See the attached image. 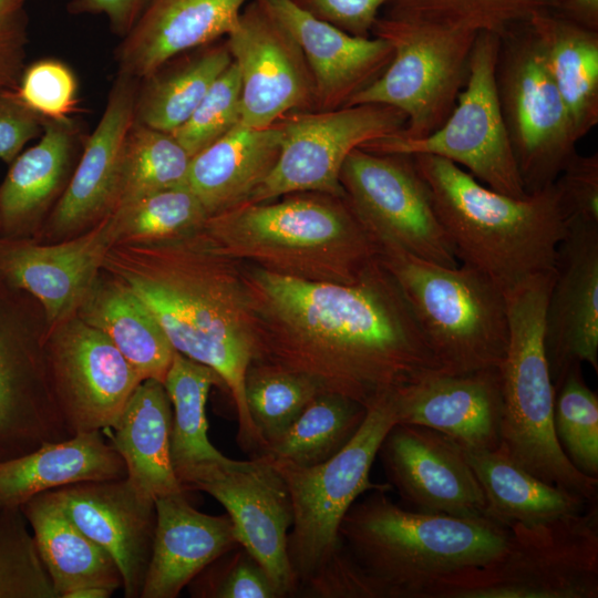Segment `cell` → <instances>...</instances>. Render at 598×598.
Wrapping results in <instances>:
<instances>
[{
	"label": "cell",
	"instance_id": "obj_3",
	"mask_svg": "<svg viewBox=\"0 0 598 598\" xmlns=\"http://www.w3.org/2000/svg\"><path fill=\"white\" fill-rule=\"evenodd\" d=\"M281 197L212 215L203 230L233 259L311 281L354 285L379 261V241L346 195Z\"/></svg>",
	"mask_w": 598,
	"mask_h": 598
},
{
	"label": "cell",
	"instance_id": "obj_19",
	"mask_svg": "<svg viewBox=\"0 0 598 598\" xmlns=\"http://www.w3.org/2000/svg\"><path fill=\"white\" fill-rule=\"evenodd\" d=\"M378 455L389 484L411 511L488 517L484 492L463 448L446 435L426 426L395 423Z\"/></svg>",
	"mask_w": 598,
	"mask_h": 598
},
{
	"label": "cell",
	"instance_id": "obj_12",
	"mask_svg": "<svg viewBox=\"0 0 598 598\" xmlns=\"http://www.w3.org/2000/svg\"><path fill=\"white\" fill-rule=\"evenodd\" d=\"M496 87L527 194L551 185L577 153L569 112L526 23L501 37Z\"/></svg>",
	"mask_w": 598,
	"mask_h": 598
},
{
	"label": "cell",
	"instance_id": "obj_44",
	"mask_svg": "<svg viewBox=\"0 0 598 598\" xmlns=\"http://www.w3.org/2000/svg\"><path fill=\"white\" fill-rule=\"evenodd\" d=\"M0 598H58L20 507H0Z\"/></svg>",
	"mask_w": 598,
	"mask_h": 598
},
{
	"label": "cell",
	"instance_id": "obj_40",
	"mask_svg": "<svg viewBox=\"0 0 598 598\" xmlns=\"http://www.w3.org/2000/svg\"><path fill=\"white\" fill-rule=\"evenodd\" d=\"M111 215L115 244L169 240L199 230L208 218L204 206L186 185L150 194Z\"/></svg>",
	"mask_w": 598,
	"mask_h": 598
},
{
	"label": "cell",
	"instance_id": "obj_45",
	"mask_svg": "<svg viewBox=\"0 0 598 598\" xmlns=\"http://www.w3.org/2000/svg\"><path fill=\"white\" fill-rule=\"evenodd\" d=\"M241 81L231 61L214 81L192 115L171 132L190 157L240 123Z\"/></svg>",
	"mask_w": 598,
	"mask_h": 598
},
{
	"label": "cell",
	"instance_id": "obj_49",
	"mask_svg": "<svg viewBox=\"0 0 598 598\" xmlns=\"http://www.w3.org/2000/svg\"><path fill=\"white\" fill-rule=\"evenodd\" d=\"M301 588L322 598H382L379 588L355 564L343 544Z\"/></svg>",
	"mask_w": 598,
	"mask_h": 598
},
{
	"label": "cell",
	"instance_id": "obj_1",
	"mask_svg": "<svg viewBox=\"0 0 598 598\" xmlns=\"http://www.w3.org/2000/svg\"><path fill=\"white\" fill-rule=\"evenodd\" d=\"M239 269L252 361L300 374L320 393L368 410L446 373L380 258L354 285L306 280L244 261Z\"/></svg>",
	"mask_w": 598,
	"mask_h": 598
},
{
	"label": "cell",
	"instance_id": "obj_43",
	"mask_svg": "<svg viewBox=\"0 0 598 598\" xmlns=\"http://www.w3.org/2000/svg\"><path fill=\"white\" fill-rule=\"evenodd\" d=\"M554 427L573 465L598 476V396L586 384L581 365L571 368L554 389Z\"/></svg>",
	"mask_w": 598,
	"mask_h": 598
},
{
	"label": "cell",
	"instance_id": "obj_18",
	"mask_svg": "<svg viewBox=\"0 0 598 598\" xmlns=\"http://www.w3.org/2000/svg\"><path fill=\"white\" fill-rule=\"evenodd\" d=\"M241 81L240 123L271 126L285 115L315 110V89L303 53L287 28L255 0L225 37Z\"/></svg>",
	"mask_w": 598,
	"mask_h": 598
},
{
	"label": "cell",
	"instance_id": "obj_52",
	"mask_svg": "<svg viewBox=\"0 0 598 598\" xmlns=\"http://www.w3.org/2000/svg\"><path fill=\"white\" fill-rule=\"evenodd\" d=\"M315 18L353 37L368 38L379 10L393 0H291Z\"/></svg>",
	"mask_w": 598,
	"mask_h": 598
},
{
	"label": "cell",
	"instance_id": "obj_31",
	"mask_svg": "<svg viewBox=\"0 0 598 598\" xmlns=\"http://www.w3.org/2000/svg\"><path fill=\"white\" fill-rule=\"evenodd\" d=\"M172 403L163 382L143 380L103 434L126 466V480L143 497L185 492L171 460Z\"/></svg>",
	"mask_w": 598,
	"mask_h": 598
},
{
	"label": "cell",
	"instance_id": "obj_15",
	"mask_svg": "<svg viewBox=\"0 0 598 598\" xmlns=\"http://www.w3.org/2000/svg\"><path fill=\"white\" fill-rule=\"evenodd\" d=\"M340 184L378 240L436 265L457 266L412 156L354 148L343 163Z\"/></svg>",
	"mask_w": 598,
	"mask_h": 598
},
{
	"label": "cell",
	"instance_id": "obj_32",
	"mask_svg": "<svg viewBox=\"0 0 598 598\" xmlns=\"http://www.w3.org/2000/svg\"><path fill=\"white\" fill-rule=\"evenodd\" d=\"M20 508L58 598L83 587L114 592L123 586L114 559L73 523L53 489L31 497Z\"/></svg>",
	"mask_w": 598,
	"mask_h": 598
},
{
	"label": "cell",
	"instance_id": "obj_24",
	"mask_svg": "<svg viewBox=\"0 0 598 598\" xmlns=\"http://www.w3.org/2000/svg\"><path fill=\"white\" fill-rule=\"evenodd\" d=\"M292 34L311 72L315 110L346 106L388 66L393 49L383 39L353 37L291 0H255Z\"/></svg>",
	"mask_w": 598,
	"mask_h": 598
},
{
	"label": "cell",
	"instance_id": "obj_37",
	"mask_svg": "<svg viewBox=\"0 0 598 598\" xmlns=\"http://www.w3.org/2000/svg\"><path fill=\"white\" fill-rule=\"evenodd\" d=\"M214 385H223L209 367L175 351L164 380L172 403L171 460L176 477L196 466L226 461L208 439L206 402Z\"/></svg>",
	"mask_w": 598,
	"mask_h": 598
},
{
	"label": "cell",
	"instance_id": "obj_33",
	"mask_svg": "<svg viewBox=\"0 0 598 598\" xmlns=\"http://www.w3.org/2000/svg\"><path fill=\"white\" fill-rule=\"evenodd\" d=\"M76 316L103 332L142 380L164 383L175 349L152 312L128 287L102 269Z\"/></svg>",
	"mask_w": 598,
	"mask_h": 598
},
{
	"label": "cell",
	"instance_id": "obj_35",
	"mask_svg": "<svg viewBox=\"0 0 598 598\" xmlns=\"http://www.w3.org/2000/svg\"><path fill=\"white\" fill-rule=\"evenodd\" d=\"M463 452L484 492L487 516L506 527L576 514L591 502L538 478L499 448Z\"/></svg>",
	"mask_w": 598,
	"mask_h": 598
},
{
	"label": "cell",
	"instance_id": "obj_14",
	"mask_svg": "<svg viewBox=\"0 0 598 598\" xmlns=\"http://www.w3.org/2000/svg\"><path fill=\"white\" fill-rule=\"evenodd\" d=\"M282 134L278 161L246 203L317 192L344 196L340 173L358 147L402 131L406 116L382 104H355L331 111L291 112L277 121Z\"/></svg>",
	"mask_w": 598,
	"mask_h": 598
},
{
	"label": "cell",
	"instance_id": "obj_4",
	"mask_svg": "<svg viewBox=\"0 0 598 598\" xmlns=\"http://www.w3.org/2000/svg\"><path fill=\"white\" fill-rule=\"evenodd\" d=\"M412 157L457 260L486 275L504 292L555 269L567 233L555 183L514 198L445 158Z\"/></svg>",
	"mask_w": 598,
	"mask_h": 598
},
{
	"label": "cell",
	"instance_id": "obj_6",
	"mask_svg": "<svg viewBox=\"0 0 598 598\" xmlns=\"http://www.w3.org/2000/svg\"><path fill=\"white\" fill-rule=\"evenodd\" d=\"M554 279L555 269L505 291L509 336L499 367L504 406L498 448L538 478L596 501L598 478L573 465L554 427L555 391L544 348Z\"/></svg>",
	"mask_w": 598,
	"mask_h": 598
},
{
	"label": "cell",
	"instance_id": "obj_11",
	"mask_svg": "<svg viewBox=\"0 0 598 598\" xmlns=\"http://www.w3.org/2000/svg\"><path fill=\"white\" fill-rule=\"evenodd\" d=\"M499 45L498 34L477 33L465 85L437 131L423 138L394 133L361 147L378 153L439 156L464 166L493 190L514 198L528 196L498 102L495 72Z\"/></svg>",
	"mask_w": 598,
	"mask_h": 598
},
{
	"label": "cell",
	"instance_id": "obj_25",
	"mask_svg": "<svg viewBox=\"0 0 598 598\" xmlns=\"http://www.w3.org/2000/svg\"><path fill=\"white\" fill-rule=\"evenodd\" d=\"M503 381L499 367L435 374L396 400L398 423L435 430L465 450L501 445Z\"/></svg>",
	"mask_w": 598,
	"mask_h": 598
},
{
	"label": "cell",
	"instance_id": "obj_23",
	"mask_svg": "<svg viewBox=\"0 0 598 598\" xmlns=\"http://www.w3.org/2000/svg\"><path fill=\"white\" fill-rule=\"evenodd\" d=\"M73 523L114 559L125 598H140L156 528L155 501L126 478L53 489Z\"/></svg>",
	"mask_w": 598,
	"mask_h": 598
},
{
	"label": "cell",
	"instance_id": "obj_55",
	"mask_svg": "<svg viewBox=\"0 0 598 598\" xmlns=\"http://www.w3.org/2000/svg\"><path fill=\"white\" fill-rule=\"evenodd\" d=\"M113 592L102 587H83L68 594L65 598H109Z\"/></svg>",
	"mask_w": 598,
	"mask_h": 598
},
{
	"label": "cell",
	"instance_id": "obj_51",
	"mask_svg": "<svg viewBox=\"0 0 598 598\" xmlns=\"http://www.w3.org/2000/svg\"><path fill=\"white\" fill-rule=\"evenodd\" d=\"M43 122L16 90L0 87V161L10 164L31 140L41 135Z\"/></svg>",
	"mask_w": 598,
	"mask_h": 598
},
{
	"label": "cell",
	"instance_id": "obj_27",
	"mask_svg": "<svg viewBox=\"0 0 598 598\" xmlns=\"http://www.w3.org/2000/svg\"><path fill=\"white\" fill-rule=\"evenodd\" d=\"M84 141L71 117L44 120L40 141L10 163L0 185V237L37 236L63 194Z\"/></svg>",
	"mask_w": 598,
	"mask_h": 598
},
{
	"label": "cell",
	"instance_id": "obj_8",
	"mask_svg": "<svg viewBox=\"0 0 598 598\" xmlns=\"http://www.w3.org/2000/svg\"><path fill=\"white\" fill-rule=\"evenodd\" d=\"M598 508L549 522L509 526L503 551L455 571L424 598H597Z\"/></svg>",
	"mask_w": 598,
	"mask_h": 598
},
{
	"label": "cell",
	"instance_id": "obj_10",
	"mask_svg": "<svg viewBox=\"0 0 598 598\" xmlns=\"http://www.w3.org/2000/svg\"><path fill=\"white\" fill-rule=\"evenodd\" d=\"M395 423L396 400L386 401L368 410L355 435L328 461L312 466L272 463L290 496L292 525L287 554L299 589L342 545L340 525L358 497L392 489L389 483H373L370 472L383 439Z\"/></svg>",
	"mask_w": 598,
	"mask_h": 598
},
{
	"label": "cell",
	"instance_id": "obj_36",
	"mask_svg": "<svg viewBox=\"0 0 598 598\" xmlns=\"http://www.w3.org/2000/svg\"><path fill=\"white\" fill-rule=\"evenodd\" d=\"M231 61L221 39L172 58L140 80L134 121L171 133L192 115Z\"/></svg>",
	"mask_w": 598,
	"mask_h": 598
},
{
	"label": "cell",
	"instance_id": "obj_28",
	"mask_svg": "<svg viewBox=\"0 0 598 598\" xmlns=\"http://www.w3.org/2000/svg\"><path fill=\"white\" fill-rule=\"evenodd\" d=\"M185 494L155 499V536L140 598H176L204 568L239 546L228 514L202 513Z\"/></svg>",
	"mask_w": 598,
	"mask_h": 598
},
{
	"label": "cell",
	"instance_id": "obj_22",
	"mask_svg": "<svg viewBox=\"0 0 598 598\" xmlns=\"http://www.w3.org/2000/svg\"><path fill=\"white\" fill-rule=\"evenodd\" d=\"M114 244L111 214L85 233L55 243L0 237V275L39 301L51 329L76 315Z\"/></svg>",
	"mask_w": 598,
	"mask_h": 598
},
{
	"label": "cell",
	"instance_id": "obj_17",
	"mask_svg": "<svg viewBox=\"0 0 598 598\" xmlns=\"http://www.w3.org/2000/svg\"><path fill=\"white\" fill-rule=\"evenodd\" d=\"M45 348L71 436L110 427L143 381L113 342L76 315L49 329Z\"/></svg>",
	"mask_w": 598,
	"mask_h": 598
},
{
	"label": "cell",
	"instance_id": "obj_21",
	"mask_svg": "<svg viewBox=\"0 0 598 598\" xmlns=\"http://www.w3.org/2000/svg\"><path fill=\"white\" fill-rule=\"evenodd\" d=\"M140 80L117 73L104 112L84 141L72 176L33 238L55 243L85 233L115 206L123 146L134 121Z\"/></svg>",
	"mask_w": 598,
	"mask_h": 598
},
{
	"label": "cell",
	"instance_id": "obj_53",
	"mask_svg": "<svg viewBox=\"0 0 598 598\" xmlns=\"http://www.w3.org/2000/svg\"><path fill=\"white\" fill-rule=\"evenodd\" d=\"M146 0H70V14H103L111 31L121 39L131 30L140 17Z\"/></svg>",
	"mask_w": 598,
	"mask_h": 598
},
{
	"label": "cell",
	"instance_id": "obj_13",
	"mask_svg": "<svg viewBox=\"0 0 598 598\" xmlns=\"http://www.w3.org/2000/svg\"><path fill=\"white\" fill-rule=\"evenodd\" d=\"M39 301L0 275V462L70 437L47 358Z\"/></svg>",
	"mask_w": 598,
	"mask_h": 598
},
{
	"label": "cell",
	"instance_id": "obj_7",
	"mask_svg": "<svg viewBox=\"0 0 598 598\" xmlns=\"http://www.w3.org/2000/svg\"><path fill=\"white\" fill-rule=\"evenodd\" d=\"M378 241L381 262L399 285L445 372L501 367L509 336L505 292L468 265H436Z\"/></svg>",
	"mask_w": 598,
	"mask_h": 598
},
{
	"label": "cell",
	"instance_id": "obj_20",
	"mask_svg": "<svg viewBox=\"0 0 598 598\" xmlns=\"http://www.w3.org/2000/svg\"><path fill=\"white\" fill-rule=\"evenodd\" d=\"M545 311L544 348L554 389L588 363L598 372V225L566 224Z\"/></svg>",
	"mask_w": 598,
	"mask_h": 598
},
{
	"label": "cell",
	"instance_id": "obj_41",
	"mask_svg": "<svg viewBox=\"0 0 598 598\" xmlns=\"http://www.w3.org/2000/svg\"><path fill=\"white\" fill-rule=\"evenodd\" d=\"M318 393L317 386L300 374L251 361L245 377V398L262 453L283 435Z\"/></svg>",
	"mask_w": 598,
	"mask_h": 598
},
{
	"label": "cell",
	"instance_id": "obj_50",
	"mask_svg": "<svg viewBox=\"0 0 598 598\" xmlns=\"http://www.w3.org/2000/svg\"><path fill=\"white\" fill-rule=\"evenodd\" d=\"M27 0H0V87L16 90L28 44Z\"/></svg>",
	"mask_w": 598,
	"mask_h": 598
},
{
	"label": "cell",
	"instance_id": "obj_5",
	"mask_svg": "<svg viewBox=\"0 0 598 598\" xmlns=\"http://www.w3.org/2000/svg\"><path fill=\"white\" fill-rule=\"evenodd\" d=\"M340 538L382 598H424L442 578L497 557L509 527L488 517H455L405 509L386 492L354 502Z\"/></svg>",
	"mask_w": 598,
	"mask_h": 598
},
{
	"label": "cell",
	"instance_id": "obj_38",
	"mask_svg": "<svg viewBox=\"0 0 598 598\" xmlns=\"http://www.w3.org/2000/svg\"><path fill=\"white\" fill-rule=\"evenodd\" d=\"M368 409L349 398L321 392L283 435L261 454L274 464L312 466L339 453L355 435Z\"/></svg>",
	"mask_w": 598,
	"mask_h": 598
},
{
	"label": "cell",
	"instance_id": "obj_26",
	"mask_svg": "<svg viewBox=\"0 0 598 598\" xmlns=\"http://www.w3.org/2000/svg\"><path fill=\"white\" fill-rule=\"evenodd\" d=\"M246 0H146L115 50L117 73L142 80L172 58L225 38Z\"/></svg>",
	"mask_w": 598,
	"mask_h": 598
},
{
	"label": "cell",
	"instance_id": "obj_29",
	"mask_svg": "<svg viewBox=\"0 0 598 598\" xmlns=\"http://www.w3.org/2000/svg\"><path fill=\"white\" fill-rule=\"evenodd\" d=\"M126 476L123 458L102 431L78 433L0 462V507H21L40 493L72 484Z\"/></svg>",
	"mask_w": 598,
	"mask_h": 598
},
{
	"label": "cell",
	"instance_id": "obj_16",
	"mask_svg": "<svg viewBox=\"0 0 598 598\" xmlns=\"http://www.w3.org/2000/svg\"><path fill=\"white\" fill-rule=\"evenodd\" d=\"M177 480L185 492L209 494L226 509L239 542L265 569L278 597L299 591L287 554L292 507L283 478L265 456L196 466Z\"/></svg>",
	"mask_w": 598,
	"mask_h": 598
},
{
	"label": "cell",
	"instance_id": "obj_42",
	"mask_svg": "<svg viewBox=\"0 0 598 598\" xmlns=\"http://www.w3.org/2000/svg\"><path fill=\"white\" fill-rule=\"evenodd\" d=\"M554 0H393L385 16L414 19L499 37L550 11Z\"/></svg>",
	"mask_w": 598,
	"mask_h": 598
},
{
	"label": "cell",
	"instance_id": "obj_39",
	"mask_svg": "<svg viewBox=\"0 0 598 598\" xmlns=\"http://www.w3.org/2000/svg\"><path fill=\"white\" fill-rule=\"evenodd\" d=\"M190 156L167 132L133 121L123 146L114 209L185 184Z\"/></svg>",
	"mask_w": 598,
	"mask_h": 598
},
{
	"label": "cell",
	"instance_id": "obj_46",
	"mask_svg": "<svg viewBox=\"0 0 598 598\" xmlns=\"http://www.w3.org/2000/svg\"><path fill=\"white\" fill-rule=\"evenodd\" d=\"M193 597L279 598L261 565L240 545L204 568L189 584Z\"/></svg>",
	"mask_w": 598,
	"mask_h": 598
},
{
	"label": "cell",
	"instance_id": "obj_34",
	"mask_svg": "<svg viewBox=\"0 0 598 598\" xmlns=\"http://www.w3.org/2000/svg\"><path fill=\"white\" fill-rule=\"evenodd\" d=\"M526 25L569 112L579 141L598 123V31L549 11L533 16Z\"/></svg>",
	"mask_w": 598,
	"mask_h": 598
},
{
	"label": "cell",
	"instance_id": "obj_47",
	"mask_svg": "<svg viewBox=\"0 0 598 598\" xmlns=\"http://www.w3.org/2000/svg\"><path fill=\"white\" fill-rule=\"evenodd\" d=\"M17 93L44 120L70 118L78 104L76 78L66 64L55 59H41L25 66Z\"/></svg>",
	"mask_w": 598,
	"mask_h": 598
},
{
	"label": "cell",
	"instance_id": "obj_48",
	"mask_svg": "<svg viewBox=\"0 0 598 598\" xmlns=\"http://www.w3.org/2000/svg\"><path fill=\"white\" fill-rule=\"evenodd\" d=\"M566 224L598 225V154H576L554 182Z\"/></svg>",
	"mask_w": 598,
	"mask_h": 598
},
{
	"label": "cell",
	"instance_id": "obj_54",
	"mask_svg": "<svg viewBox=\"0 0 598 598\" xmlns=\"http://www.w3.org/2000/svg\"><path fill=\"white\" fill-rule=\"evenodd\" d=\"M549 12L586 29L598 31V0H554Z\"/></svg>",
	"mask_w": 598,
	"mask_h": 598
},
{
	"label": "cell",
	"instance_id": "obj_9",
	"mask_svg": "<svg viewBox=\"0 0 598 598\" xmlns=\"http://www.w3.org/2000/svg\"><path fill=\"white\" fill-rule=\"evenodd\" d=\"M371 33L393 49L385 70L346 106L382 104L406 116L398 134L423 138L453 111L468 74L477 32L414 19L378 18Z\"/></svg>",
	"mask_w": 598,
	"mask_h": 598
},
{
	"label": "cell",
	"instance_id": "obj_30",
	"mask_svg": "<svg viewBox=\"0 0 598 598\" xmlns=\"http://www.w3.org/2000/svg\"><path fill=\"white\" fill-rule=\"evenodd\" d=\"M281 143L278 122L264 128L239 123L190 158L184 185L208 217L244 204L275 167Z\"/></svg>",
	"mask_w": 598,
	"mask_h": 598
},
{
	"label": "cell",
	"instance_id": "obj_2",
	"mask_svg": "<svg viewBox=\"0 0 598 598\" xmlns=\"http://www.w3.org/2000/svg\"><path fill=\"white\" fill-rule=\"evenodd\" d=\"M102 269L144 302L175 351L218 374L235 404L239 445L260 455L245 398L255 344L239 261L200 228L159 243L114 244Z\"/></svg>",
	"mask_w": 598,
	"mask_h": 598
}]
</instances>
